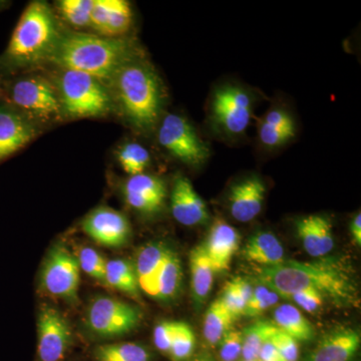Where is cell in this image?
<instances>
[{"label": "cell", "instance_id": "cell-23", "mask_svg": "<svg viewBox=\"0 0 361 361\" xmlns=\"http://www.w3.org/2000/svg\"><path fill=\"white\" fill-rule=\"evenodd\" d=\"M242 256L247 261L263 267L282 264L285 253L281 242L270 231H258L246 242Z\"/></svg>", "mask_w": 361, "mask_h": 361}, {"label": "cell", "instance_id": "cell-43", "mask_svg": "<svg viewBox=\"0 0 361 361\" xmlns=\"http://www.w3.org/2000/svg\"><path fill=\"white\" fill-rule=\"evenodd\" d=\"M351 236L356 246L361 245V215L360 212L356 214L351 221L350 224Z\"/></svg>", "mask_w": 361, "mask_h": 361}, {"label": "cell", "instance_id": "cell-17", "mask_svg": "<svg viewBox=\"0 0 361 361\" xmlns=\"http://www.w3.org/2000/svg\"><path fill=\"white\" fill-rule=\"evenodd\" d=\"M266 187L256 176L244 178L233 185L229 193L230 214L241 223L253 221L264 205Z\"/></svg>", "mask_w": 361, "mask_h": 361}, {"label": "cell", "instance_id": "cell-27", "mask_svg": "<svg viewBox=\"0 0 361 361\" xmlns=\"http://www.w3.org/2000/svg\"><path fill=\"white\" fill-rule=\"evenodd\" d=\"M106 279L108 287L123 292L135 300L141 299L134 263L127 259L106 261Z\"/></svg>", "mask_w": 361, "mask_h": 361}, {"label": "cell", "instance_id": "cell-39", "mask_svg": "<svg viewBox=\"0 0 361 361\" xmlns=\"http://www.w3.org/2000/svg\"><path fill=\"white\" fill-rule=\"evenodd\" d=\"M222 302L224 303L225 307L233 315L235 319H238L239 317L243 316L244 310L246 307V302L244 299L240 296L236 289L227 282L223 290L222 296L220 297Z\"/></svg>", "mask_w": 361, "mask_h": 361}, {"label": "cell", "instance_id": "cell-45", "mask_svg": "<svg viewBox=\"0 0 361 361\" xmlns=\"http://www.w3.org/2000/svg\"><path fill=\"white\" fill-rule=\"evenodd\" d=\"M191 361H215L213 360L212 356L208 355V353H201V355H197L196 357L193 358Z\"/></svg>", "mask_w": 361, "mask_h": 361}, {"label": "cell", "instance_id": "cell-11", "mask_svg": "<svg viewBox=\"0 0 361 361\" xmlns=\"http://www.w3.org/2000/svg\"><path fill=\"white\" fill-rule=\"evenodd\" d=\"M73 341L65 316L51 306H44L37 319V355L40 361H61Z\"/></svg>", "mask_w": 361, "mask_h": 361}, {"label": "cell", "instance_id": "cell-14", "mask_svg": "<svg viewBox=\"0 0 361 361\" xmlns=\"http://www.w3.org/2000/svg\"><path fill=\"white\" fill-rule=\"evenodd\" d=\"M39 129L4 102L0 103V163L32 141Z\"/></svg>", "mask_w": 361, "mask_h": 361}, {"label": "cell", "instance_id": "cell-6", "mask_svg": "<svg viewBox=\"0 0 361 361\" xmlns=\"http://www.w3.org/2000/svg\"><path fill=\"white\" fill-rule=\"evenodd\" d=\"M56 90L63 116L71 118H97L113 109L110 90L103 82L80 71L61 70Z\"/></svg>", "mask_w": 361, "mask_h": 361}, {"label": "cell", "instance_id": "cell-4", "mask_svg": "<svg viewBox=\"0 0 361 361\" xmlns=\"http://www.w3.org/2000/svg\"><path fill=\"white\" fill-rule=\"evenodd\" d=\"M61 35L58 20L49 4L30 2L21 14L6 51L0 56V68L6 77L51 61Z\"/></svg>", "mask_w": 361, "mask_h": 361}, {"label": "cell", "instance_id": "cell-38", "mask_svg": "<svg viewBox=\"0 0 361 361\" xmlns=\"http://www.w3.org/2000/svg\"><path fill=\"white\" fill-rule=\"evenodd\" d=\"M177 322H161L154 329L153 339L155 346L161 353H170L173 338H174Z\"/></svg>", "mask_w": 361, "mask_h": 361}, {"label": "cell", "instance_id": "cell-1", "mask_svg": "<svg viewBox=\"0 0 361 361\" xmlns=\"http://www.w3.org/2000/svg\"><path fill=\"white\" fill-rule=\"evenodd\" d=\"M257 278L260 284L279 296L313 290L341 306L360 301L353 270L338 258L323 257L314 262L285 260L280 265L261 268Z\"/></svg>", "mask_w": 361, "mask_h": 361}, {"label": "cell", "instance_id": "cell-15", "mask_svg": "<svg viewBox=\"0 0 361 361\" xmlns=\"http://www.w3.org/2000/svg\"><path fill=\"white\" fill-rule=\"evenodd\" d=\"M171 211L175 220L187 227L204 225L210 219L205 201L184 176H177L173 183Z\"/></svg>", "mask_w": 361, "mask_h": 361}, {"label": "cell", "instance_id": "cell-42", "mask_svg": "<svg viewBox=\"0 0 361 361\" xmlns=\"http://www.w3.org/2000/svg\"><path fill=\"white\" fill-rule=\"evenodd\" d=\"M257 360L259 361H285L279 351L270 341L266 342L264 345L262 346Z\"/></svg>", "mask_w": 361, "mask_h": 361}, {"label": "cell", "instance_id": "cell-29", "mask_svg": "<svg viewBox=\"0 0 361 361\" xmlns=\"http://www.w3.org/2000/svg\"><path fill=\"white\" fill-rule=\"evenodd\" d=\"M274 323L267 320H259L249 325L243 332V344H242V357L244 360H256L259 353L266 342L270 341L271 336L276 331Z\"/></svg>", "mask_w": 361, "mask_h": 361}, {"label": "cell", "instance_id": "cell-47", "mask_svg": "<svg viewBox=\"0 0 361 361\" xmlns=\"http://www.w3.org/2000/svg\"><path fill=\"white\" fill-rule=\"evenodd\" d=\"M243 361H259V360H243Z\"/></svg>", "mask_w": 361, "mask_h": 361}, {"label": "cell", "instance_id": "cell-41", "mask_svg": "<svg viewBox=\"0 0 361 361\" xmlns=\"http://www.w3.org/2000/svg\"><path fill=\"white\" fill-rule=\"evenodd\" d=\"M230 284L236 289L240 296L244 299L246 304L248 303L249 299L253 294L254 287L252 286L250 281L242 277H235L234 279L230 280Z\"/></svg>", "mask_w": 361, "mask_h": 361}, {"label": "cell", "instance_id": "cell-8", "mask_svg": "<svg viewBox=\"0 0 361 361\" xmlns=\"http://www.w3.org/2000/svg\"><path fill=\"white\" fill-rule=\"evenodd\" d=\"M157 137L169 155L190 167L203 165L210 157V149L192 123L178 114L161 116L157 127Z\"/></svg>", "mask_w": 361, "mask_h": 361}, {"label": "cell", "instance_id": "cell-34", "mask_svg": "<svg viewBox=\"0 0 361 361\" xmlns=\"http://www.w3.org/2000/svg\"><path fill=\"white\" fill-rule=\"evenodd\" d=\"M77 258L80 271L108 287L106 279V260L99 252L90 247H84L78 251Z\"/></svg>", "mask_w": 361, "mask_h": 361}, {"label": "cell", "instance_id": "cell-40", "mask_svg": "<svg viewBox=\"0 0 361 361\" xmlns=\"http://www.w3.org/2000/svg\"><path fill=\"white\" fill-rule=\"evenodd\" d=\"M294 301L303 310L313 313L322 307L324 298L318 292L313 290H302L291 294L287 297Z\"/></svg>", "mask_w": 361, "mask_h": 361}, {"label": "cell", "instance_id": "cell-2", "mask_svg": "<svg viewBox=\"0 0 361 361\" xmlns=\"http://www.w3.org/2000/svg\"><path fill=\"white\" fill-rule=\"evenodd\" d=\"M111 99L133 129L149 134L158 127L166 94L163 82L144 56L123 65L109 80Z\"/></svg>", "mask_w": 361, "mask_h": 361}, {"label": "cell", "instance_id": "cell-26", "mask_svg": "<svg viewBox=\"0 0 361 361\" xmlns=\"http://www.w3.org/2000/svg\"><path fill=\"white\" fill-rule=\"evenodd\" d=\"M273 317L277 329L297 341H310L315 336L312 323L296 306L282 304L274 310Z\"/></svg>", "mask_w": 361, "mask_h": 361}, {"label": "cell", "instance_id": "cell-20", "mask_svg": "<svg viewBox=\"0 0 361 361\" xmlns=\"http://www.w3.org/2000/svg\"><path fill=\"white\" fill-rule=\"evenodd\" d=\"M295 135L296 123L293 116L282 106H272L259 121L257 137L263 148H281L293 140Z\"/></svg>", "mask_w": 361, "mask_h": 361}, {"label": "cell", "instance_id": "cell-22", "mask_svg": "<svg viewBox=\"0 0 361 361\" xmlns=\"http://www.w3.org/2000/svg\"><path fill=\"white\" fill-rule=\"evenodd\" d=\"M170 247L161 242H151L140 249L134 262L141 292L154 298L157 277L165 262Z\"/></svg>", "mask_w": 361, "mask_h": 361}, {"label": "cell", "instance_id": "cell-28", "mask_svg": "<svg viewBox=\"0 0 361 361\" xmlns=\"http://www.w3.org/2000/svg\"><path fill=\"white\" fill-rule=\"evenodd\" d=\"M235 318L225 307L221 298L216 299L206 311L203 336L210 346H217L223 337L232 329Z\"/></svg>", "mask_w": 361, "mask_h": 361}, {"label": "cell", "instance_id": "cell-3", "mask_svg": "<svg viewBox=\"0 0 361 361\" xmlns=\"http://www.w3.org/2000/svg\"><path fill=\"white\" fill-rule=\"evenodd\" d=\"M140 56L142 54L139 44L127 37L71 32L63 33L49 61L61 70L80 71L104 82Z\"/></svg>", "mask_w": 361, "mask_h": 361}, {"label": "cell", "instance_id": "cell-37", "mask_svg": "<svg viewBox=\"0 0 361 361\" xmlns=\"http://www.w3.org/2000/svg\"><path fill=\"white\" fill-rule=\"evenodd\" d=\"M270 341L277 348L285 361H298V341L293 337L289 336L288 334L277 329L274 334L271 336Z\"/></svg>", "mask_w": 361, "mask_h": 361}, {"label": "cell", "instance_id": "cell-12", "mask_svg": "<svg viewBox=\"0 0 361 361\" xmlns=\"http://www.w3.org/2000/svg\"><path fill=\"white\" fill-rule=\"evenodd\" d=\"M82 228L92 241L108 248L126 245L132 233L128 218L110 207L94 209L82 221Z\"/></svg>", "mask_w": 361, "mask_h": 361}, {"label": "cell", "instance_id": "cell-30", "mask_svg": "<svg viewBox=\"0 0 361 361\" xmlns=\"http://www.w3.org/2000/svg\"><path fill=\"white\" fill-rule=\"evenodd\" d=\"M97 361H151V353L134 342L104 344L94 349Z\"/></svg>", "mask_w": 361, "mask_h": 361}, {"label": "cell", "instance_id": "cell-16", "mask_svg": "<svg viewBox=\"0 0 361 361\" xmlns=\"http://www.w3.org/2000/svg\"><path fill=\"white\" fill-rule=\"evenodd\" d=\"M134 13L126 0H94L90 27L99 35L123 37L132 27Z\"/></svg>", "mask_w": 361, "mask_h": 361}, {"label": "cell", "instance_id": "cell-18", "mask_svg": "<svg viewBox=\"0 0 361 361\" xmlns=\"http://www.w3.org/2000/svg\"><path fill=\"white\" fill-rule=\"evenodd\" d=\"M241 236L236 228L223 220L214 223L203 245L215 273L229 269L233 257L239 250Z\"/></svg>", "mask_w": 361, "mask_h": 361}, {"label": "cell", "instance_id": "cell-36", "mask_svg": "<svg viewBox=\"0 0 361 361\" xmlns=\"http://www.w3.org/2000/svg\"><path fill=\"white\" fill-rule=\"evenodd\" d=\"M243 334L242 331L230 330L220 341L219 356L222 361H237L242 355Z\"/></svg>", "mask_w": 361, "mask_h": 361}, {"label": "cell", "instance_id": "cell-25", "mask_svg": "<svg viewBox=\"0 0 361 361\" xmlns=\"http://www.w3.org/2000/svg\"><path fill=\"white\" fill-rule=\"evenodd\" d=\"M183 278L184 275L179 256L170 249L157 277L154 299L164 302L174 300L182 288Z\"/></svg>", "mask_w": 361, "mask_h": 361}, {"label": "cell", "instance_id": "cell-5", "mask_svg": "<svg viewBox=\"0 0 361 361\" xmlns=\"http://www.w3.org/2000/svg\"><path fill=\"white\" fill-rule=\"evenodd\" d=\"M4 103L37 123L56 122L63 118L58 90L39 75H14L4 85Z\"/></svg>", "mask_w": 361, "mask_h": 361}, {"label": "cell", "instance_id": "cell-44", "mask_svg": "<svg viewBox=\"0 0 361 361\" xmlns=\"http://www.w3.org/2000/svg\"><path fill=\"white\" fill-rule=\"evenodd\" d=\"M6 77L0 68V103L4 102V85H6Z\"/></svg>", "mask_w": 361, "mask_h": 361}, {"label": "cell", "instance_id": "cell-7", "mask_svg": "<svg viewBox=\"0 0 361 361\" xmlns=\"http://www.w3.org/2000/svg\"><path fill=\"white\" fill-rule=\"evenodd\" d=\"M255 103L253 92L244 85L231 82L219 85L209 99L211 128L225 139H238L250 126Z\"/></svg>", "mask_w": 361, "mask_h": 361}, {"label": "cell", "instance_id": "cell-13", "mask_svg": "<svg viewBox=\"0 0 361 361\" xmlns=\"http://www.w3.org/2000/svg\"><path fill=\"white\" fill-rule=\"evenodd\" d=\"M126 203L137 212L155 215L160 212L167 199L165 182L157 176H130L123 188Z\"/></svg>", "mask_w": 361, "mask_h": 361}, {"label": "cell", "instance_id": "cell-9", "mask_svg": "<svg viewBox=\"0 0 361 361\" xmlns=\"http://www.w3.org/2000/svg\"><path fill=\"white\" fill-rule=\"evenodd\" d=\"M142 318V311L137 306L113 297L97 296L87 308L85 323L92 334L111 338L132 332Z\"/></svg>", "mask_w": 361, "mask_h": 361}, {"label": "cell", "instance_id": "cell-46", "mask_svg": "<svg viewBox=\"0 0 361 361\" xmlns=\"http://www.w3.org/2000/svg\"><path fill=\"white\" fill-rule=\"evenodd\" d=\"M8 1H4V0H0V11H4V9H6L7 6H9Z\"/></svg>", "mask_w": 361, "mask_h": 361}, {"label": "cell", "instance_id": "cell-33", "mask_svg": "<svg viewBox=\"0 0 361 361\" xmlns=\"http://www.w3.org/2000/svg\"><path fill=\"white\" fill-rule=\"evenodd\" d=\"M196 348V336L192 327L185 322H177L170 353L173 361H185L191 358Z\"/></svg>", "mask_w": 361, "mask_h": 361}, {"label": "cell", "instance_id": "cell-21", "mask_svg": "<svg viewBox=\"0 0 361 361\" xmlns=\"http://www.w3.org/2000/svg\"><path fill=\"white\" fill-rule=\"evenodd\" d=\"M360 348L357 330L338 329L323 336L305 361H353Z\"/></svg>", "mask_w": 361, "mask_h": 361}, {"label": "cell", "instance_id": "cell-32", "mask_svg": "<svg viewBox=\"0 0 361 361\" xmlns=\"http://www.w3.org/2000/svg\"><path fill=\"white\" fill-rule=\"evenodd\" d=\"M92 6L94 0H61L56 2L61 18L78 28L90 26Z\"/></svg>", "mask_w": 361, "mask_h": 361}, {"label": "cell", "instance_id": "cell-35", "mask_svg": "<svg viewBox=\"0 0 361 361\" xmlns=\"http://www.w3.org/2000/svg\"><path fill=\"white\" fill-rule=\"evenodd\" d=\"M280 296L276 292L271 290L268 287L263 284H259L255 287L252 294L251 298L249 299L248 303L246 304L245 310H244L243 316L246 317H257L270 310L273 306L277 305L279 302Z\"/></svg>", "mask_w": 361, "mask_h": 361}, {"label": "cell", "instance_id": "cell-31", "mask_svg": "<svg viewBox=\"0 0 361 361\" xmlns=\"http://www.w3.org/2000/svg\"><path fill=\"white\" fill-rule=\"evenodd\" d=\"M118 161L123 170L130 177L145 173L151 163V155L142 145L129 142L118 149Z\"/></svg>", "mask_w": 361, "mask_h": 361}, {"label": "cell", "instance_id": "cell-24", "mask_svg": "<svg viewBox=\"0 0 361 361\" xmlns=\"http://www.w3.org/2000/svg\"><path fill=\"white\" fill-rule=\"evenodd\" d=\"M192 294L195 303L203 305L210 296L214 283V271L203 244L195 247L190 253Z\"/></svg>", "mask_w": 361, "mask_h": 361}, {"label": "cell", "instance_id": "cell-10", "mask_svg": "<svg viewBox=\"0 0 361 361\" xmlns=\"http://www.w3.org/2000/svg\"><path fill=\"white\" fill-rule=\"evenodd\" d=\"M80 280V267L77 255L65 246H54L42 267L44 290L51 296L75 304L78 300Z\"/></svg>", "mask_w": 361, "mask_h": 361}, {"label": "cell", "instance_id": "cell-19", "mask_svg": "<svg viewBox=\"0 0 361 361\" xmlns=\"http://www.w3.org/2000/svg\"><path fill=\"white\" fill-rule=\"evenodd\" d=\"M296 231L304 250L313 258H323L334 248L332 223L327 216L308 215L296 221Z\"/></svg>", "mask_w": 361, "mask_h": 361}]
</instances>
